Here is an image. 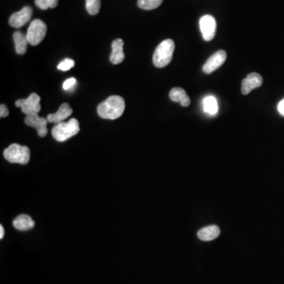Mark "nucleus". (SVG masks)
I'll use <instances>...</instances> for the list:
<instances>
[{
  "instance_id": "1",
  "label": "nucleus",
  "mask_w": 284,
  "mask_h": 284,
  "mask_svg": "<svg viewBox=\"0 0 284 284\" xmlns=\"http://www.w3.org/2000/svg\"><path fill=\"white\" fill-rule=\"evenodd\" d=\"M125 106L123 98L119 95H112L99 104L97 113L104 119H117L122 116Z\"/></svg>"
},
{
  "instance_id": "2",
  "label": "nucleus",
  "mask_w": 284,
  "mask_h": 284,
  "mask_svg": "<svg viewBox=\"0 0 284 284\" xmlns=\"http://www.w3.org/2000/svg\"><path fill=\"white\" fill-rule=\"evenodd\" d=\"M175 47V42L172 40L167 39L162 41L156 47L152 57L155 67L163 68L170 64L172 60Z\"/></svg>"
},
{
  "instance_id": "3",
  "label": "nucleus",
  "mask_w": 284,
  "mask_h": 284,
  "mask_svg": "<svg viewBox=\"0 0 284 284\" xmlns=\"http://www.w3.org/2000/svg\"><path fill=\"white\" fill-rule=\"evenodd\" d=\"M80 131L79 122L76 118H71L67 122H59L52 128V136L58 142L68 140Z\"/></svg>"
},
{
  "instance_id": "4",
  "label": "nucleus",
  "mask_w": 284,
  "mask_h": 284,
  "mask_svg": "<svg viewBox=\"0 0 284 284\" xmlns=\"http://www.w3.org/2000/svg\"><path fill=\"white\" fill-rule=\"evenodd\" d=\"M5 159L12 164L27 165L30 160V150L26 146L19 144H10L3 152Z\"/></svg>"
},
{
  "instance_id": "5",
  "label": "nucleus",
  "mask_w": 284,
  "mask_h": 284,
  "mask_svg": "<svg viewBox=\"0 0 284 284\" xmlns=\"http://www.w3.org/2000/svg\"><path fill=\"white\" fill-rule=\"evenodd\" d=\"M47 30V25L43 21L40 19L33 20L27 31L26 37L28 44L33 46H37L41 44L46 36Z\"/></svg>"
},
{
  "instance_id": "6",
  "label": "nucleus",
  "mask_w": 284,
  "mask_h": 284,
  "mask_svg": "<svg viewBox=\"0 0 284 284\" xmlns=\"http://www.w3.org/2000/svg\"><path fill=\"white\" fill-rule=\"evenodd\" d=\"M40 101L41 97L37 94H32L26 99H18L15 102V105L21 108L22 112L28 116L31 114H38L40 112L41 110Z\"/></svg>"
},
{
  "instance_id": "7",
  "label": "nucleus",
  "mask_w": 284,
  "mask_h": 284,
  "mask_svg": "<svg viewBox=\"0 0 284 284\" xmlns=\"http://www.w3.org/2000/svg\"><path fill=\"white\" fill-rule=\"evenodd\" d=\"M200 29L205 41H210L215 37L216 23L211 15H205L199 22Z\"/></svg>"
},
{
  "instance_id": "8",
  "label": "nucleus",
  "mask_w": 284,
  "mask_h": 284,
  "mask_svg": "<svg viewBox=\"0 0 284 284\" xmlns=\"http://www.w3.org/2000/svg\"><path fill=\"white\" fill-rule=\"evenodd\" d=\"M227 59V53L223 50L216 51L208 59L203 66V71L207 74H210L225 63Z\"/></svg>"
},
{
  "instance_id": "9",
  "label": "nucleus",
  "mask_w": 284,
  "mask_h": 284,
  "mask_svg": "<svg viewBox=\"0 0 284 284\" xmlns=\"http://www.w3.org/2000/svg\"><path fill=\"white\" fill-rule=\"evenodd\" d=\"M24 122L27 126L37 129L39 136L45 138L47 134V119L39 117L38 114L28 115L24 118Z\"/></svg>"
},
{
  "instance_id": "10",
  "label": "nucleus",
  "mask_w": 284,
  "mask_h": 284,
  "mask_svg": "<svg viewBox=\"0 0 284 284\" xmlns=\"http://www.w3.org/2000/svg\"><path fill=\"white\" fill-rule=\"evenodd\" d=\"M33 14V9L30 6H26L23 7L19 12L14 13L9 19V24L10 26L19 28L28 23Z\"/></svg>"
},
{
  "instance_id": "11",
  "label": "nucleus",
  "mask_w": 284,
  "mask_h": 284,
  "mask_svg": "<svg viewBox=\"0 0 284 284\" xmlns=\"http://www.w3.org/2000/svg\"><path fill=\"white\" fill-rule=\"evenodd\" d=\"M263 83V78L258 73H251L241 82V93L244 95H248L252 90L260 87Z\"/></svg>"
},
{
  "instance_id": "12",
  "label": "nucleus",
  "mask_w": 284,
  "mask_h": 284,
  "mask_svg": "<svg viewBox=\"0 0 284 284\" xmlns=\"http://www.w3.org/2000/svg\"><path fill=\"white\" fill-rule=\"evenodd\" d=\"M73 113V109L71 108L69 104L64 103L59 107L58 112L55 114H50L47 116V122L51 123L58 124L63 122V120L68 118Z\"/></svg>"
},
{
  "instance_id": "13",
  "label": "nucleus",
  "mask_w": 284,
  "mask_h": 284,
  "mask_svg": "<svg viewBox=\"0 0 284 284\" xmlns=\"http://www.w3.org/2000/svg\"><path fill=\"white\" fill-rule=\"evenodd\" d=\"M124 41L122 39H116L112 42V54L110 60L113 64H119L125 59V54L123 52Z\"/></svg>"
},
{
  "instance_id": "14",
  "label": "nucleus",
  "mask_w": 284,
  "mask_h": 284,
  "mask_svg": "<svg viewBox=\"0 0 284 284\" xmlns=\"http://www.w3.org/2000/svg\"><path fill=\"white\" fill-rule=\"evenodd\" d=\"M169 96L172 101L180 103L183 107H189L190 104V98L182 88H173L172 90H170Z\"/></svg>"
},
{
  "instance_id": "15",
  "label": "nucleus",
  "mask_w": 284,
  "mask_h": 284,
  "mask_svg": "<svg viewBox=\"0 0 284 284\" xmlns=\"http://www.w3.org/2000/svg\"><path fill=\"white\" fill-rule=\"evenodd\" d=\"M220 234V229L216 225L208 226L203 227L197 232V237L201 241H209L214 240Z\"/></svg>"
},
{
  "instance_id": "16",
  "label": "nucleus",
  "mask_w": 284,
  "mask_h": 284,
  "mask_svg": "<svg viewBox=\"0 0 284 284\" xmlns=\"http://www.w3.org/2000/svg\"><path fill=\"white\" fill-rule=\"evenodd\" d=\"M13 225L19 231H28L34 227L35 222L29 215L23 214L14 219Z\"/></svg>"
},
{
  "instance_id": "17",
  "label": "nucleus",
  "mask_w": 284,
  "mask_h": 284,
  "mask_svg": "<svg viewBox=\"0 0 284 284\" xmlns=\"http://www.w3.org/2000/svg\"><path fill=\"white\" fill-rule=\"evenodd\" d=\"M15 50L19 55H24L26 52L27 45L28 41L25 35L21 33L20 31H16L13 35Z\"/></svg>"
},
{
  "instance_id": "18",
  "label": "nucleus",
  "mask_w": 284,
  "mask_h": 284,
  "mask_svg": "<svg viewBox=\"0 0 284 284\" xmlns=\"http://www.w3.org/2000/svg\"><path fill=\"white\" fill-rule=\"evenodd\" d=\"M204 111L210 116H215L218 112L217 100L213 95H209L203 100Z\"/></svg>"
},
{
  "instance_id": "19",
  "label": "nucleus",
  "mask_w": 284,
  "mask_h": 284,
  "mask_svg": "<svg viewBox=\"0 0 284 284\" xmlns=\"http://www.w3.org/2000/svg\"><path fill=\"white\" fill-rule=\"evenodd\" d=\"M164 0H138V6L142 10H152L158 8Z\"/></svg>"
},
{
  "instance_id": "20",
  "label": "nucleus",
  "mask_w": 284,
  "mask_h": 284,
  "mask_svg": "<svg viewBox=\"0 0 284 284\" xmlns=\"http://www.w3.org/2000/svg\"><path fill=\"white\" fill-rule=\"evenodd\" d=\"M101 0H85V7L90 15H95L99 12Z\"/></svg>"
},
{
  "instance_id": "21",
  "label": "nucleus",
  "mask_w": 284,
  "mask_h": 284,
  "mask_svg": "<svg viewBox=\"0 0 284 284\" xmlns=\"http://www.w3.org/2000/svg\"><path fill=\"white\" fill-rule=\"evenodd\" d=\"M35 3L41 10H47L48 8H55L58 6L59 0H35Z\"/></svg>"
},
{
  "instance_id": "22",
  "label": "nucleus",
  "mask_w": 284,
  "mask_h": 284,
  "mask_svg": "<svg viewBox=\"0 0 284 284\" xmlns=\"http://www.w3.org/2000/svg\"><path fill=\"white\" fill-rule=\"evenodd\" d=\"M74 64L75 63H74L73 59H66L59 63V65H58V69L62 71H69L72 67H74Z\"/></svg>"
},
{
  "instance_id": "23",
  "label": "nucleus",
  "mask_w": 284,
  "mask_h": 284,
  "mask_svg": "<svg viewBox=\"0 0 284 284\" xmlns=\"http://www.w3.org/2000/svg\"><path fill=\"white\" fill-rule=\"evenodd\" d=\"M75 83L76 79L73 77L66 80L63 85V90H69L71 88L73 87V85H75Z\"/></svg>"
},
{
  "instance_id": "24",
  "label": "nucleus",
  "mask_w": 284,
  "mask_h": 284,
  "mask_svg": "<svg viewBox=\"0 0 284 284\" xmlns=\"http://www.w3.org/2000/svg\"><path fill=\"white\" fill-rule=\"evenodd\" d=\"M9 116V111L6 108V106L5 104H1L0 106V116L1 118H5V117H7Z\"/></svg>"
},
{
  "instance_id": "25",
  "label": "nucleus",
  "mask_w": 284,
  "mask_h": 284,
  "mask_svg": "<svg viewBox=\"0 0 284 284\" xmlns=\"http://www.w3.org/2000/svg\"><path fill=\"white\" fill-rule=\"evenodd\" d=\"M278 111L281 116H284V99L279 103Z\"/></svg>"
},
{
  "instance_id": "26",
  "label": "nucleus",
  "mask_w": 284,
  "mask_h": 284,
  "mask_svg": "<svg viewBox=\"0 0 284 284\" xmlns=\"http://www.w3.org/2000/svg\"><path fill=\"white\" fill-rule=\"evenodd\" d=\"M5 231L4 228L2 225H0V238L2 239V237H4Z\"/></svg>"
}]
</instances>
